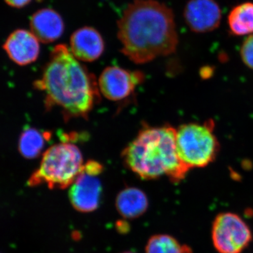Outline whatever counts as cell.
<instances>
[{
    "instance_id": "obj_1",
    "label": "cell",
    "mask_w": 253,
    "mask_h": 253,
    "mask_svg": "<svg viewBox=\"0 0 253 253\" xmlns=\"http://www.w3.org/2000/svg\"><path fill=\"white\" fill-rule=\"evenodd\" d=\"M34 87L44 96L46 111L57 108L67 122L86 119L100 101V91L94 75L76 59L65 44L55 46Z\"/></svg>"
},
{
    "instance_id": "obj_2",
    "label": "cell",
    "mask_w": 253,
    "mask_h": 253,
    "mask_svg": "<svg viewBox=\"0 0 253 253\" xmlns=\"http://www.w3.org/2000/svg\"><path fill=\"white\" fill-rule=\"evenodd\" d=\"M121 51L136 64L175 52L179 43L172 10L156 0H134L118 22Z\"/></svg>"
},
{
    "instance_id": "obj_3",
    "label": "cell",
    "mask_w": 253,
    "mask_h": 253,
    "mask_svg": "<svg viewBox=\"0 0 253 253\" xmlns=\"http://www.w3.org/2000/svg\"><path fill=\"white\" fill-rule=\"evenodd\" d=\"M176 129L169 125H144L122 152L126 167L141 179L151 180L163 176L174 183L186 177L190 169L182 163L176 145Z\"/></svg>"
},
{
    "instance_id": "obj_4",
    "label": "cell",
    "mask_w": 253,
    "mask_h": 253,
    "mask_svg": "<svg viewBox=\"0 0 253 253\" xmlns=\"http://www.w3.org/2000/svg\"><path fill=\"white\" fill-rule=\"evenodd\" d=\"M84 164L76 144L68 141L53 145L43 154L39 168L28 179V186L45 184L51 189H66L72 185Z\"/></svg>"
},
{
    "instance_id": "obj_5",
    "label": "cell",
    "mask_w": 253,
    "mask_h": 253,
    "mask_svg": "<svg viewBox=\"0 0 253 253\" xmlns=\"http://www.w3.org/2000/svg\"><path fill=\"white\" fill-rule=\"evenodd\" d=\"M176 145L182 163L189 168L209 166L217 158L220 149L214 134V123L208 120L204 123L184 124L176 129Z\"/></svg>"
},
{
    "instance_id": "obj_6",
    "label": "cell",
    "mask_w": 253,
    "mask_h": 253,
    "mask_svg": "<svg viewBox=\"0 0 253 253\" xmlns=\"http://www.w3.org/2000/svg\"><path fill=\"white\" fill-rule=\"evenodd\" d=\"M212 239L219 253H241L251 243L252 234L239 215L225 212L218 214L214 219Z\"/></svg>"
},
{
    "instance_id": "obj_7",
    "label": "cell",
    "mask_w": 253,
    "mask_h": 253,
    "mask_svg": "<svg viewBox=\"0 0 253 253\" xmlns=\"http://www.w3.org/2000/svg\"><path fill=\"white\" fill-rule=\"evenodd\" d=\"M103 171L104 167L101 163L95 161H87L70 186V201L73 208L80 212H92L99 207L102 192L99 176Z\"/></svg>"
},
{
    "instance_id": "obj_8",
    "label": "cell",
    "mask_w": 253,
    "mask_h": 253,
    "mask_svg": "<svg viewBox=\"0 0 253 253\" xmlns=\"http://www.w3.org/2000/svg\"><path fill=\"white\" fill-rule=\"evenodd\" d=\"M144 73L118 66H109L101 73L98 81L100 92L112 101H123L134 94L144 81Z\"/></svg>"
},
{
    "instance_id": "obj_9",
    "label": "cell",
    "mask_w": 253,
    "mask_h": 253,
    "mask_svg": "<svg viewBox=\"0 0 253 253\" xmlns=\"http://www.w3.org/2000/svg\"><path fill=\"white\" fill-rule=\"evenodd\" d=\"M184 18L191 31L209 33L220 25V6L216 0H189L184 7Z\"/></svg>"
},
{
    "instance_id": "obj_10",
    "label": "cell",
    "mask_w": 253,
    "mask_h": 253,
    "mask_svg": "<svg viewBox=\"0 0 253 253\" xmlns=\"http://www.w3.org/2000/svg\"><path fill=\"white\" fill-rule=\"evenodd\" d=\"M9 59L19 65L27 66L38 59L41 52L40 41L31 31L18 29L11 33L3 44Z\"/></svg>"
},
{
    "instance_id": "obj_11",
    "label": "cell",
    "mask_w": 253,
    "mask_h": 253,
    "mask_svg": "<svg viewBox=\"0 0 253 253\" xmlns=\"http://www.w3.org/2000/svg\"><path fill=\"white\" fill-rule=\"evenodd\" d=\"M105 43L97 30L92 27L79 28L70 40V50L80 61L93 62L104 53Z\"/></svg>"
},
{
    "instance_id": "obj_12",
    "label": "cell",
    "mask_w": 253,
    "mask_h": 253,
    "mask_svg": "<svg viewBox=\"0 0 253 253\" xmlns=\"http://www.w3.org/2000/svg\"><path fill=\"white\" fill-rule=\"evenodd\" d=\"M31 31L42 43H51L59 39L65 30L61 15L52 9L38 10L30 21Z\"/></svg>"
},
{
    "instance_id": "obj_13",
    "label": "cell",
    "mask_w": 253,
    "mask_h": 253,
    "mask_svg": "<svg viewBox=\"0 0 253 253\" xmlns=\"http://www.w3.org/2000/svg\"><path fill=\"white\" fill-rule=\"evenodd\" d=\"M116 208L123 217L134 219L146 212L149 201L144 191L134 187L123 189L116 198Z\"/></svg>"
},
{
    "instance_id": "obj_14",
    "label": "cell",
    "mask_w": 253,
    "mask_h": 253,
    "mask_svg": "<svg viewBox=\"0 0 253 253\" xmlns=\"http://www.w3.org/2000/svg\"><path fill=\"white\" fill-rule=\"evenodd\" d=\"M51 136L50 131H42L33 127L26 128L20 136L18 151L23 158L27 159L38 158Z\"/></svg>"
},
{
    "instance_id": "obj_15",
    "label": "cell",
    "mask_w": 253,
    "mask_h": 253,
    "mask_svg": "<svg viewBox=\"0 0 253 253\" xmlns=\"http://www.w3.org/2000/svg\"><path fill=\"white\" fill-rule=\"evenodd\" d=\"M229 31L233 36L253 34V3L245 2L234 6L227 18Z\"/></svg>"
},
{
    "instance_id": "obj_16",
    "label": "cell",
    "mask_w": 253,
    "mask_h": 253,
    "mask_svg": "<svg viewBox=\"0 0 253 253\" xmlns=\"http://www.w3.org/2000/svg\"><path fill=\"white\" fill-rule=\"evenodd\" d=\"M146 253H192L190 248L182 246L172 236L158 234L148 241Z\"/></svg>"
},
{
    "instance_id": "obj_17",
    "label": "cell",
    "mask_w": 253,
    "mask_h": 253,
    "mask_svg": "<svg viewBox=\"0 0 253 253\" xmlns=\"http://www.w3.org/2000/svg\"><path fill=\"white\" fill-rule=\"evenodd\" d=\"M241 56L245 65L253 70V34L248 37L243 42Z\"/></svg>"
},
{
    "instance_id": "obj_18",
    "label": "cell",
    "mask_w": 253,
    "mask_h": 253,
    "mask_svg": "<svg viewBox=\"0 0 253 253\" xmlns=\"http://www.w3.org/2000/svg\"><path fill=\"white\" fill-rule=\"evenodd\" d=\"M33 1H41L42 0H4L5 2L9 6L17 9L25 7Z\"/></svg>"
},
{
    "instance_id": "obj_19",
    "label": "cell",
    "mask_w": 253,
    "mask_h": 253,
    "mask_svg": "<svg viewBox=\"0 0 253 253\" xmlns=\"http://www.w3.org/2000/svg\"><path fill=\"white\" fill-rule=\"evenodd\" d=\"M131 253V252H126V253Z\"/></svg>"
}]
</instances>
